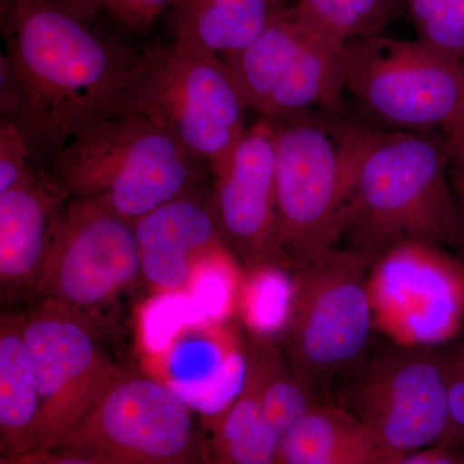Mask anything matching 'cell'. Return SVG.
I'll return each mask as SVG.
<instances>
[{
  "mask_svg": "<svg viewBox=\"0 0 464 464\" xmlns=\"http://www.w3.org/2000/svg\"><path fill=\"white\" fill-rule=\"evenodd\" d=\"M2 121L52 163L76 133L128 109L140 54L101 36L56 0H0Z\"/></svg>",
  "mask_w": 464,
  "mask_h": 464,
  "instance_id": "6da1fadb",
  "label": "cell"
},
{
  "mask_svg": "<svg viewBox=\"0 0 464 464\" xmlns=\"http://www.w3.org/2000/svg\"><path fill=\"white\" fill-rule=\"evenodd\" d=\"M447 134L375 130L353 181L340 246L375 261L411 243L459 248L462 216Z\"/></svg>",
  "mask_w": 464,
  "mask_h": 464,
  "instance_id": "7a4b0ae2",
  "label": "cell"
},
{
  "mask_svg": "<svg viewBox=\"0 0 464 464\" xmlns=\"http://www.w3.org/2000/svg\"><path fill=\"white\" fill-rule=\"evenodd\" d=\"M203 161L157 121L128 108L76 133L50 166L70 199H94L134 222L194 190Z\"/></svg>",
  "mask_w": 464,
  "mask_h": 464,
  "instance_id": "3957f363",
  "label": "cell"
},
{
  "mask_svg": "<svg viewBox=\"0 0 464 464\" xmlns=\"http://www.w3.org/2000/svg\"><path fill=\"white\" fill-rule=\"evenodd\" d=\"M342 115L273 121L280 246L289 270L340 246L357 166L375 130Z\"/></svg>",
  "mask_w": 464,
  "mask_h": 464,
  "instance_id": "277c9868",
  "label": "cell"
},
{
  "mask_svg": "<svg viewBox=\"0 0 464 464\" xmlns=\"http://www.w3.org/2000/svg\"><path fill=\"white\" fill-rule=\"evenodd\" d=\"M373 261L337 246L293 268L282 344L298 375L319 393L366 355L374 329L368 293Z\"/></svg>",
  "mask_w": 464,
  "mask_h": 464,
  "instance_id": "5b68a950",
  "label": "cell"
},
{
  "mask_svg": "<svg viewBox=\"0 0 464 464\" xmlns=\"http://www.w3.org/2000/svg\"><path fill=\"white\" fill-rule=\"evenodd\" d=\"M128 108L167 128L210 170L230 157L248 130V109L222 57L176 42L140 53Z\"/></svg>",
  "mask_w": 464,
  "mask_h": 464,
  "instance_id": "8992f818",
  "label": "cell"
},
{
  "mask_svg": "<svg viewBox=\"0 0 464 464\" xmlns=\"http://www.w3.org/2000/svg\"><path fill=\"white\" fill-rule=\"evenodd\" d=\"M194 413L157 378L119 371L51 450L92 464H203Z\"/></svg>",
  "mask_w": 464,
  "mask_h": 464,
  "instance_id": "52a82bcc",
  "label": "cell"
},
{
  "mask_svg": "<svg viewBox=\"0 0 464 464\" xmlns=\"http://www.w3.org/2000/svg\"><path fill=\"white\" fill-rule=\"evenodd\" d=\"M343 72L346 93L392 130H447L462 93V61L418 38L353 39Z\"/></svg>",
  "mask_w": 464,
  "mask_h": 464,
  "instance_id": "ba28073f",
  "label": "cell"
},
{
  "mask_svg": "<svg viewBox=\"0 0 464 464\" xmlns=\"http://www.w3.org/2000/svg\"><path fill=\"white\" fill-rule=\"evenodd\" d=\"M344 377L338 404L383 447L406 456L438 445L448 424L447 387L438 348L389 346Z\"/></svg>",
  "mask_w": 464,
  "mask_h": 464,
  "instance_id": "9c48e42d",
  "label": "cell"
},
{
  "mask_svg": "<svg viewBox=\"0 0 464 464\" xmlns=\"http://www.w3.org/2000/svg\"><path fill=\"white\" fill-rule=\"evenodd\" d=\"M375 331L392 343L438 348L464 326V262L444 246L411 243L375 259L368 276Z\"/></svg>",
  "mask_w": 464,
  "mask_h": 464,
  "instance_id": "30bf717a",
  "label": "cell"
},
{
  "mask_svg": "<svg viewBox=\"0 0 464 464\" xmlns=\"http://www.w3.org/2000/svg\"><path fill=\"white\" fill-rule=\"evenodd\" d=\"M23 334L42 401L35 450H51L121 368L103 348L85 311L43 302L23 317Z\"/></svg>",
  "mask_w": 464,
  "mask_h": 464,
  "instance_id": "8fae6325",
  "label": "cell"
},
{
  "mask_svg": "<svg viewBox=\"0 0 464 464\" xmlns=\"http://www.w3.org/2000/svg\"><path fill=\"white\" fill-rule=\"evenodd\" d=\"M141 279L134 224L101 200L70 199L58 217L36 292L85 311Z\"/></svg>",
  "mask_w": 464,
  "mask_h": 464,
  "instance_id": "7c38bea8",
  "label": "cell"
},
{
  "mask_svg": "<svg viewBox=\"0 0 464 464\" xmlns=\"http://www.w3.org/2000/svg\"><path fill=\"white\" fill-rule=\"evenodd\" d=\"M212 173L210 201L226 244L243 267H286L280 246L274 121L261 118L250 125Z\"/></svg>",
  "mask_w": 464,
  "mask_h": 464,
  "instance_id": "4fadbf2b",
  "label": "cell"
},
{
  "mask_svg": "<svg viewBox=\"0 0 464 464\" xmlns=\"http://www.w3.org/2000/svg\"><path fill=\"white\" fill-rule=\"evenodd\" d=\"M141 279L159 295H185L198 266L227 246L212 201L191 190L134 222Z\"/></svg>",
  "mask_w": 464,
  "mask_h": 464,
  "instance_id": "5bb4252c",
  "label": "cell"
},
{
  "mask_svg": "<svg viewBox=\"0 0 464 464\" xmlns=\"http://www.w3.org/2000/svg\"><path fill=\"white\" fill-rule=\"evenodd\" d=\"M164 353L166 383L204 418L221 414L239 396L246 375V342L227 322L204 320L182 332Z\"/></svg>",
  "mask_w": 464,
  "mask_h": 464,
  "instance_id": "9a60e30c",
  "label": "cell"
},
{
  "mask_svg": "<svg viewBox=\"0 0 464 464\" xmlns=\"http://www.w3.org/2000/svg\"><path fill=\"white\" fill-rule=\"evenodd\" d=\"M69 194L39 168L16 188L0 192V284L7 295L35 289L54 226Z\"/></svg>",
  "mask_w": 464,
  "mask_h": 464,
  "instance_id": "2e32d148",
  "label": "cell"
},
{
  "mask_svg": "<svg viewBox=\"0 0 464 464\" xmlns=\"http://www.w3.org/2000/svg\"><path fill=\"white\" fill-rule=\"evenodd\" d=\"M310 25L295 7L273 12L267 25L249 44L222 57L244 105L261 115L285 78Z\"/></svg>",
  "mask_w": 464,
  "mask_h": 464,
  "instance_id": "e0dca14e",
  "label": "cell"
},
{
  "mask_svg": "<svg viewBox=\"0 0 464 464\" xmlns=\"http://www.w3.org/2000/svg\"><path fill=\"white\" fill-rule=\"evenodd\" d=\"M42 401L25 346L23 317L3 314L0 322V453L35 450Z\"/></svg>",
  "mask_w": 464,
  "mask_h": 464,
  "instance_id": "ac0fdd59",
  "label": "cell"
},
{
  "mask_svg": "<svg viewBox=\"0 0 464 464\" xmlns=\"http://www.w3.org/2000/svg\"><path fill=\"white\" fill-rule=\"evenodd\" d=\"M170 14L172 42L225 57L249 44L267 25V0H177Z\"/></svg>",
  "mask_w": 464,
  "mask_h": 464,
  "instance_id": "d6986e66",
  "label": "cell"
},
{
  "mask_svg": "<svg viewBox=\"0 0 464 464\" xmlns=\"http://www.w3.org/2000/svg\"><path fill=\"white\" fill-rule=\"evenodd\" d=\"M203 464H273L279 435L266 420L255 374L246 365L239 396L221 414L204 418Z\"/></svg>",
  "mask_w": 464,
  "mask_h": 464,
  "instance_id": "ffe728a7",
  "label": "cell"
},
{
  "mask_svg": "<svg viewBox=\"0 0 464 464\" xmlns=\"http://www.w3.org/2000/svg\"><path fill=\"white\" fill-rule=\"evenodd\" d=\"M246 351L266 420L282 438L320 401L319 393L290 365L279 338L248 334Z\"/></svg>",
  "mask_w": 464,
  "mask_h": 464,
  "instance_id": "44dd1931",
  "label": "cell"
},
{
  "mask_svg": "<svg viewBox=\"0 0 464 464\" xmlns=\"http://www.w3.org/2000/svg\"><path fill=\"white\" fill-rule=\"evenodd\" d=\"M362 431L346 408L320 400L280 438L273 464H329Z\"/></svg>",
  "mask_w": 464,
  "mask_h": 464,
  "instance_id": "7402d4cb",
  "label": "cell"
},
{
  "mask_svg": "<svg viewBox=\"0 0 464 464\" xmlns=\"http://www.w3.org/2000/svg\"><path fill=\"white\" fill-rule=\"evenodd\" d=\"M295 11L335 41L373 38L398 20L404 0H298Z\"/></svg>",
  "mask_w": 464,
  "mask_h": 464,
  "instance_id": "603a6c76",
  "label": "cell"
},
{
  "mask_svg": "<svg viewBox=\"0 0 464 464\" xmlns=\"http://www.w3.org/2000/svg\"><path fill=\"white\" fill-rule=\"evenodd\" d=\"M293 275L283 266L244 268L237 313L248 334L282 338L288 323Z\"/></svg>",
  "mask_w": 464,
  "mask_h": 464,
  "instance_id": "cb8c5ba5",
  "label": "cell"
},
{
  "mask_svg": "<svg viewBox=\"0 0 464 464\" xmlns=\"http://www.w3.org/2000/svg\"><path fill=\"white\" fill-rule=\"evenodd\" d=\"M243 276V265L224 246L198 266L185 295L201 319L226 322L237 313Z\"/></svg>",
  "mask_w": 464,
  "mask_h": 464,
  "instance_id": "d4e9b609",
  "label": "cell"
},
{
  "mask_svg": "<svg viewBox=\"0 0 464 464\" xmlns=\"http://www.w3.org/2000/svg\"><path fill=\"white\" fill-rule=\"evenodd\" d=\"M417 38L464 60V0H404Z\"/></svg>",
  "mask_w": 464,
  "mask_h": 464,
  "instance_id": "484cf974",
  "label": "cell"
},
{
  "mask_svg": "<svg viewBox=\"0 0 464 464\" xmlns=\"http://www.w3.org/2000/svg\"><path fill=\"white\" fill-rule=\"evenodd\" d=\"M447 387L448 424L438 445L464 451V337L439 347Z\"/></svg>",
  "mask_w": 464,
  "mask_h": 464,
  "instance_id": "4316f807",
  "label": "cell"
},
{
  "mask_svg": "<svg viewBox=\"0 0 464 464\" xmlns=\"http://www.w3.org/2000/svg\"><path fill=\"white\" fill-rule=\"evenodd\" d=\"M41 166L36 163L25 134L14 121L0 124V192L29 179Z\"/></svg>",
  "mask_w": 464,
  "mask_h": 464,
  "instance_id": "83f0119b",
  "label": "cell"
},
{
  "mask_svg": "<svg viewBox=\"0 0 464 464\" xmlns=\"http://www.w3.org/2000/svg\"><path fill=\"white\" fill-rule=\"evenodd\" d=\"M177 0H103V11L136 34L151 29L158 17Z\"/></svg>",
  "mask_w": 464,
  "mask_h": 464,
  "instance_id": "f1b7e54d",
  "label": "cell"
},
{
  "mask_svg": "<svg viewBox=\"0 0 464 464\" xmlns=\"http://www.w3.org/2000/svg\"><path fill=\"white\" fill-rule=\"evenodd\" d=\"M404 456L390 450L366 430L329 464H396Z\"/></svg>",
  "mask_w": 464,
  "mask_h": 464,
  "instance_id": "f546056e",
  "label": "cell"
},
{
  "mask_svg": "<svg viewBox=\"0 0 464 464\" xmlns=\"http://www.w3.org/2000/svg\"><path fill=\"white\" fill-rule=\"evenodd\" d=\"M396 464H464V454L457 449L432 445L406 454Z\"/></svg>",
  "mask_w": 464,
  "mask_h": 464,
  "instance_id": "4dcf8cb0",
  "label": "cell"
},
{
  "mask_svg": "<svg viewBox=\"0 0 464 464\" xmlns=\"http://www.w3.org/2000/svg\"><path fill=\"white\" fill-rule=\"evenodd\" d=\"M0 464H92L82 458L67 456L58 453L56 450L27 451V453L17 454V456L2 457Z\"/></svg>",
  "mask_w": 464,
  "mask_h": 464,
  "instance_id": "1f68e13d",
  "label": "cell"
},
{
  "mask_svg": "<svg viewBox=\"0 0 464 464\" xmlns=\"http://www.w3.org/2000/svg\"><path fill=\"white\" fill-rule=\"evenodd\" d=\"M63 7L69 9L72 14L87 21V23L94 24L101 14H105L103 11V0H56Z\"/></svg>",
  "mask_w": 464,
  "mask_h": 464,
  "instance_id": "d6a6232c",
  "label": "cell"
},
{
  "mask_svg": "<svg viewBox=\"0 0 464 464\" xmlns=\"http://www.w3.org/2000/svg\"><path fill=\"white\" fill-rule=\"evenodd\" d=\"M462 66L463 84L462 93H460L459 105H458V110L456 116H454L453 121H451L450 125H449L448 130H445V132H447L449 142L450 143L463 141L464 140V60Z\"/></svg>",
  "mask_w": 464,
  "mask_h": 464,
  "instance_id": "836d02e7",
  "label": "cell"
},
{
  "mask_svg": "<svg viewBox=\"0 0 464 464\" xmlns=\"http://www.w3.org/2000/svg\"><path fill=\"white\" fill-rule=\"evenodd\" d=\"M453 185L454 190H456L458 204H459L460 216H462V243H460L458 250H459L460 253L459 258L464 262V179L459 177V179H453Z\"/></svg>",
  "mask_w": 464,
  "mask_h": 464,
  "instance_id": "e575fe53",
  "label": "cell"
},
{
  "mask_svg": "<svg viewBox=\"0 0 464 464\" xmlns=\"http://www.w3.org/2000/svg\"><path fill=\"white\" fill-rule=\"evenodd\" d=\"M451 159L457 160L458 163L463 164L464 166V140L463 141L450 143Z\"/></svg>",
  "mask_w": 464,
  "mask_h": 464,
  "instance_id": "d590c367",
  "label": "cell"
},
{
  "mask_svg": "<svg viewBox=\"0 0 464 464\" xmlns=\"http://www.w3.org/2000/svg\"><path fill=\"white\" fill-rule=\"evenodd\" d=\"M267 3L273 12L285 7V0H267Z\"/></svg>",
  "mask_w": 464,
  "mask_h": 464,
  "instance_id": "8d00e7d4",
  "label": "cell"
}]
</instances>
